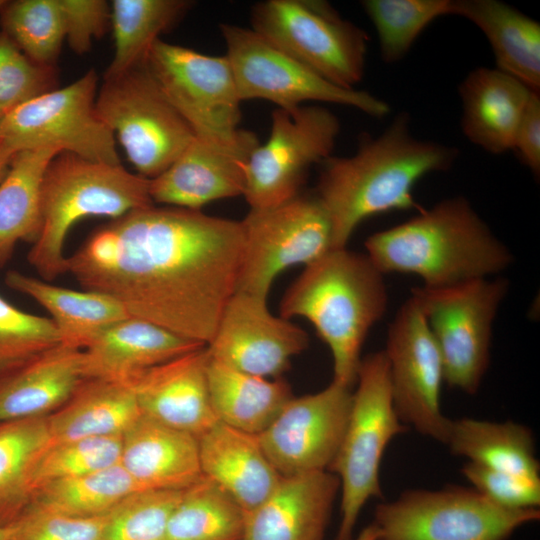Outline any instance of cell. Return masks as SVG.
Here are the masks:
<instances>
[{"instance_id": "obj_25", "label": "cell", "mask_w": 540, "mask_h": 540, "mask_svg": "<svg viewBox=\"0 0 540 540\" xmlns=\"http://www.w3.org/2000/svg\"><path fill=\"white\" fill-rule=\"evenodd\" d=\"M197 438L202 475L224 489L245 512L263 502L282 477L256 434L217 421Z\"/></svg>"}, {"instance_id": "obj_23", "label": "cell", "mask_w": 540, "mask_h": 540, "mask_svg": "<svg viewBox=\"0 0 540 540\" xmlns=\"http://www.w3.org/2000/svg\"><path fill=\"white\" fill-rule=\"evenodd\" d=\"M121 442L120 464L144 490L182 491L203 476L191 433L141 414Z\"/></svg>"}, {"instance_id": "obj_24", "label": "cell", "mask_w": 540, "mask_h": 540, "mask_svg": "<svg viewBox=\"0 0 540 540\" xmlns=\"http://www.w3.org/2000/svg\"><path fill=\"white\" fill-rule=\"evenodd\" d=\"M532 92L495 67L471 70L458 87L463 135L494 155L512 150L517 126Z\"/></svg>"}, {"instance_id": "obj_39", "label": "cell", "mask_w": 540, "mask_h": 540, "mask_svg": "<svg viewBox=\"0 0 540 540\" xmlns=\"http://www.w3.org/2000/svg\"><path fill=\"white\" fill-rule=\"evenodd\" d=\"M121 437L49 442L37 455L30 469L28 486L31 497L38 488L47 483L120 464Z\"/></svg>"}, {"instance_id": "obj_4", "label": "cell", "mask_w": 540, "mask_h": 540, "mask_svg": "<svg viewBox=\"0 0 540 540\" xmlns=\"http://www.w3.org/2000/svg\"><path fill=\"white\" fill-rule=\"evenodd\" d=\"M387 305L384 274L366 253L344 247L304 267L281 299L280 316L307 319L331 351L333 380L353 388L363 344Z\"/></svg>"}, {"instance_id": "obj_9", "label": "cell", "mask_w": 540, "mask_h": 540, "mask_svg": "<svg viewBox=\"0 0 540 540\" xmlns=\"http://www.w3.org/2000/svg\"><path fill=\"white\" fill-rule=\"evenodd\" d=\"M508 289L503 277L412 289L440 350L444 382L450 387L470 395L479 390L489 367L493 323Z\"/></svg>"}, {"instance_id": "obj_15", "label": "cell", "mask_w": 540, "mask_h": 540, "mask_svg": "<svg viewBox=\"0 0 540 540\" xmlns=\"http://www.w3.org/2000/svg\"><path fill=\"white\" fill-rule=\"evenodd\" d=\"M339 133L338 117L322 106L275 109L267 141L246 164L243 196L250 209L273 207L302 192L309 170L332 155Z\"/></svg>"}, {"instance_id": "obj_51", "label": "cell", "mask_w": 540, "mask_h": 540, "mask_svg": "<svg viewBox=\"0 0 540 540\" xmlns=\"http://www.w3.org/2000/svg\"><path fill=\"white\" fill-rule=\"evenodd\" d=\"M4 2V0H0V7L3 5Z\"/></svg>"}, {"instance_id": "obj_18", "label": "cell", "mask_w": 540, "mask_h": 540, "mask_svg": "<svg viewBox=\"0 0 540 540\" xmlns=\"http://www.w3.org/2000/svg\"><path fill=\"white\" fill-rule=\"evenodd\" d=\"M309 346L307 332L270 312L267 298L236 291L206 345L210 358L236 370L280 378L292 357Z\"/></svg>"}, {"instance_id": "obj_48", "label": "cell", "mask_w": 540, "mask_h": 540, "mask_svg": "<svg viewBox=\"0 0 540 540\" xmlns=\"http://www.w3.org/2000/svg\"><path fill=\"white\" fill-rule=\"evenodd\" d=\"M353 540H379L378 529L372 523L369 526L365 527Z\"/></svg>"}, {"instance_id": "obj_13", "label": "cell", "mask_w": 540, "mask_h": 540, "mask_svg": "<svg viewBox=\"0 0 540 540\" xmlns=\"http://www.w3.org/2000/svg\"><path fill=\"white\" fill-rule=\"evenodd\" d=\"M241 223L238 292L267 298L282 271L306 266L333 249L331 221L314 191L300 192L273 207L250 209Z\"/></svg>"}, {"instance_id": "obj_27", "label": "cell", "mask_w": 540, "mask_h": 540, "mask_svg": "<svg viewBox=\"0 0 540 540\" xmlns=\"http://www.w3.org/2000/svg\"><path fill=\"white\" fill-rule=\"evenodd\" d=\"M450 15L473 23L485 35L495 68L533 91L540 89V23L499 0H451Z\"/></svg>"}, {"instance_id": "obj_14", "label": "cell", "mask_w": 540, "mask_h": 540, "mask_svg": "<svg viewBox=\"0 0 540 540\" xmlns=\"http://www.w3.org/2000/svg\"><path fill=\"white\" fill-rule=\"evenodd\" d=\"M145 64L195 137L218 144L240 137L242 101L226 55L210 56L158 39Z\"/></svg>"}, {"instance_id": "obj_22", "label": "cell", "mask_w": 540, "mask_h": 540, "mask_svg": "<svg viewBox=\"0 0 540 540\" xmlns=\"http://www.w3.org/2000/svg\"><path fill=\"white\" fill-rule=\"evenodd\" d=\"M206 345L128 316L82 350L84 379L127 382L136 374Z\"/></svg>"}, {"instance_id": "obj_42", "label": "cell", "mask_w": 540, "mask_h": 540, "mask_svg": "<svg viewBox=\"0 0 540 540\" xmlns=\"http://www.w3.org/2000/svg\"><path fill=\"white\" fill-rule=\"evenodd\" d=\"M54 67L32 62L4 33L0 34V108L5 112L55 89Z\"/></svg>"}, {"instance_id": "obj_47", "label": "cell", "mask_w": 540, "mask_h": 540, "mask_svg": "<svg viewBox=\"0 0 540 540\" xmlns=\"http://www.w3.org/2000/svg\"><path fill=\"white\" fill-rule=\"evenodd\" d=\"M16 153L5 141L0 139V182L4 178Z\"/></svg>"}, {"instance_id": "obj_46", "label": "cell", "mask_w": 540, "mask_h": 540, "mask_svg": "<svg viewBox=\"0 0 540 540\" xmlns=\"http://www.w3.org/2000/svg\"><path fill=\"white\" fill-rule=\"evenodd\" d=\"M520 161L533 173L540 174V94L533 91L516 129L513 148Z\"/></svg>"}, {"instance_id": "obj_21", "label": "cell", "mask_w": 540, "mask_h": 540, "mask_svg": "<svg viewBox=\"0 0 540 540\" xmlns=\"http://www.w3.org/2000/svg\"><path fill=\"white\" fill-rule=\"evenodd\" d=\"M339 492V479L328 470L282 476L246 512L242 540H324Z\"/></svg>"}, {"instance_id": "obj_44", "label": "cell", "mask_w": 540, "mask_h": 540, "mask_svg": "<svg viewBox=\"0 0 540 540\" xmlns=\"http://www.w3.org/2000/svg\"><path fill=\"white\" fill-rule=\"evenodd\" d=\"M461 472L477 492L502 508L532 509L540 504V480L495 471L472 462L465 463Z\"/></svg>"}, {"instance_id": "obj_36", "label": "cell", "mask_w": 540, "mask_h": 540, "mask_svg": "<svg viewBox=\"0 0 540 540\" xmlns=\"http://www.w3.org/2000/svg\"><path fill=\"white\" fill-rule=\"evenodd\" d=\"M49 440L47 416L0 422V527L14 524L28 506L30 469Z\"/></svg>"}, {"instance_id": "obj_32", "label": "cell", "mask_w": 540, "mask_h": 540, "mask_svg": "<svg viewBox=\"0 0 540 540\" xmlns=\"http://www.w3.org/2000/svg\"><path fill=\"white\" fill-rule=\"evenodd\" d=\"M59 153L54 148L17 152L0 182V268L10 260L19 241L36 240L44 175Z\"/></svg>"}, {"instance_id": "obj_45", "label": "cell", "mask_w": 540, "mask_h": 540, "mask_svg": "<svg viewBox=\"0 0 540 540\" xmlns=\"http://www.w3.org/2000/svg\"><path fill=\"white\" fill-rule=\"evenodd\" d=\"M65 39L77 54L89 51L110 20V5L104 0H59Z\"/></svg>"}, {"instance_id": "obj_41", "label": "cell", "mask_w": 540, "mask_h": 540, "mask_svg": "<svg viewBox=\"0 0 540 540\" xmlns=\"http://www.w3.org/2000/svg\"><path fill=\"white\" fill-rule=\"evenodd\" d=\"M182 491L141 490L109 514L103 540H167L170 514Z\"/></svg>"}, {"instance_id": "obj_30", "label": "cell", "mask_w": 540, "mask_h": 540, "mask_svg": "<svg viewBox=\"0 0 540 540\" xmlns=\"http://www.w3.org/2000/svg\"><path fill=\"white\" fill-rule=\"evenodd\" d=\"M210 403L218 421L259 435L293 397L283 379L251 375L208 355L206 366Z\"/></svg>"}, {"instance_id": "obj_7", "label": "cell", "mask_w": 540, "mask_h": 540, "mask_svg": "<svg viewBox=\"0 0 540 540\" xmlns=\"http://www.w3.org/2000/svg\"><path fill=\"white\" fill-rule=\"evenodd\" d=\"M251 29L330 83L355 89L364 76L368 35L321 0H267Z\"/></svg>"}, {"instance_id": "obj_2", "label": "cell", "mask_w": 540, "mask_h": 540, "mask_svg": "<svg viewBox=\"0 0 540 540\" xmlns=\"http://www.w3.org/2000/svg\"><path fill=\"white\" fill-rule=\"evenodd\" d=\"M458 149L417 138L410 116L397 114L377 136L365 135L350 156L321 163L314 192L331 221L333 249L346 247L365 219L394 210H417L413 188L428 174L449 170Z\"/></svg>"}, {"instance_id": "obj_40", "label": "cell", "mask_w": 540, "mask_h": 540, "mask_svg": "<svg viewBox=\"0 0 540 540\" xmlns=\"http://www.w3.org/2000/svg\"><path fill=\"white\" fill-rule=\"evenodd\" d=\"M59 344L50 318L24 312L0 295V380Z\"/></svg>"}, {"instance_id": "obj_37", "label": "cell", "mask_w": 540, "mask_h": 540, "mask_svg": "<svg viewBox=\"0 0 540 540\" xmlns=\"http://www.w3.org/2000/svg\"><path fill=\"white\" fill-rule=\"evenodd\" d=\"M361 6L377 33L382 61H401L421 33L450 15L451 0H364Z\"/></svg>"}, {"instance_id": "obj_49", "label": "cell", "mask_w": 540, "mask_h": 540, "mask_svg": "<svg viewBox=\"0 0 540 540\" xmlns=\"http://www.w3.org/2000/svg\"><path fill=\"white\" fill-rule=\"evenodd\" d=\"M14 533V527H0V540H10Z\"/></svg>"}, {"instance_id": "obj_8", "label": "cell", "mask_w": 540, "mask_h": 540, "mask_svg": "<svg viewBox=\"0 0 540 540\" xmlns=\"http://www.w3.org/2000/svg\"><path fill=\"white\" fill-rule=\"evenodd\" d=\"M537 508H502L474 488L409 489L379 504L373 524L379 540H506L538 520Z\"/></svg>"}, {"instance_id": "obj_10", "label": "cell", "mask_w": 540, "mask_h": 540, "mask_svg": "<svg viewBox=\"0 0 540 540\" xmlns=\"http://www.w3.org/2000/svg\"><path fill=\"white\" fill-rule=\"evenodd\" d=\"M95 105L137 174L149 180L163 173L195 137L145 63L104 79Z\"/></svg>"}, {"instance_id": "obj_11", "label": "cell", "mask_w": 540, "mask_h": 540, "mask_svg": "<svg viewBox=\"0 0 540 540\" xmlns=\"http://www.w3.org/2000/svg\"><path fill=\"white\" fill-rule=\"evenodd\" d=\"M220 31L241 101L262 99L284 110L309 101L325 102L378 119L390 112L384 100L330 83L251 28L223 23Z\"/></svg>"}, {"instance_id": "obj_17", "label": "cell", "mask_w": 540, "mask_h": 540, "mask_svg": "<svg viewBox=\"0 0 540 540\" xmlns=\"http://www.w3.org/2000/svg\"><path fill=\"white\" fill-rule=\"evenodd\" d=\"M353 388L334 380L313 394L292 397L258 435L277 472L285 476L328 470L340 447Z\"/></svg>"}, {"instance_id": "obj_29", "label": "cell", "mask_w": 540, "mask_h": 540, "mask_svg": "<svg viewBox=\"0 0 540 540\" xmlns=\"http://www.w3.org/2000/svg\"><path fill=\"white\" fill-rule=\"evenodd\" d=\"M141 414L127 383L83 379L71 397L47 416L49 442L122 436Z\"/></svg>"}, {"instance_id": "obj_43", "label": "cell", "mask_w": 540, "mask_h": 540, "mask_svg": "<svg viewBox=\"0 0 540 540\" xmlns=\"http://www.w3.org/2000/svg\"><path fill=\"white\" fill-rule=\"evenodd\" d=\"M108 514L73 517L27 508L12 526L10 540H103Z\"/></svg>"}, {"instance_id": "obj_28", "label": "cell", "mask_w": 540, "mask_h": 540, "mask_svg": "<svg viewBox=\"0 0 540 540\" xmlns=\"http://www.w3.org/2000/svg\"><path fill=\"white\" fill-rule=\"evenodd\" d=\"M5 283L45 308L61 344L75 349L84 350L109 326L130 316L117 300L100 292L55 286L15 270L6 273Z\"/></svg>"}, {"instance_id": "obj_5", "label": "cell", "mask_w": 540, "mask_h": 540, "mask_svg": "<svg viewBox=\"0 0 540 540\" xmlns=\"http://www.w3.org/2000/svg\"><path fill=\"white\" fill-rule=\"evenodd\" d=\"M149 182L121 163H101L59 153L44 175L41 228L28 252L29 264L47 282L67 272L64 246L72 227L86 217L115 220L153 205Z\"/></svg>"}, {"instance_id": "obj_3", "label": "cell", "mask_w": 540, "mask_h": 540, "mask_svg": "<svg viewBox=\"0 0 540 540\" xmlns=\"http://www.w3.org/2000/svg\"><path fill=\"white\" fill-rule=\"evenodd\" d=\"M365 249L384 275L414 274L426 288L489 278L513 262L511 251L463 196L443 199L401 224L375 232L366 239Z\"/></svg>"}, {"instance_id": "obj_6", "label": "cell", "mask_w": 540, "mask_h": 540, "mask_svg": "<svg viewBox=\"0 0 540 540\" xmlns=\"http://www.w3.org/2000/svg\"><path fill=\"white\" fill-rule=\"evenodd\" d=\"M355 385L347 426L328 469L340 482L341 520L335 540H353L366 502L383 497L382 457L389 442L407 430L393 405L383 350L362 358Z\"/></svg>"}, {"instance_id": "obj_20", "label": "cell", "mask_w": 540, "mask_h": 540, "mask_svg": "<svg viewBox=\"0 0 540 540\" xmlns=\"http://www.w3.org/2000/svg\"><path fill=\"white\" fill-rule=\"evenodd\" d=\"M206 346L146 369L127 383L141 413L199 437L218 419L208 393Z\"/></svg>"}, {"instance_id": "obj_33", "label": "cell", "mask_w": 540, "mask_h": 540, "mask_svg": "<svg viewBox=\"0 0 540 540\" xmlns=\"http://www.w3.org/2000/svg\"><path fill=\"white\" fill-rule=\"evenodd\" d=\"M184 0H114L110 22L114 55L104 79L117 77L145 63L153 44L188 10Z\"/></svg>"}, {"instance_id": "obj_31", "label": "cell", "mask_w": 540, "mask_h": 540, "mask_svg": "<svg viewBox=\"0 0 540 540\" xmlns=\"http://www.w3.org/2000/svg\"><path fill=\"white\" fill-rule=\"evenodd\" d=\"M445 444L455 456L486 468L540 480L531 430L525 425L474 418L450 420Z\"/></svg>"}, {"instance_id": "obj_1", "label": "cell", "mask_w": 540, "mask_h": 540, "mask_svg": "<svg viewBox=\"0 0 540 540\" xmlns=\"http://www.w3.org/2000/svg\"><path fill=\"white\" fill-rule=\"evenodd\" d=\"M243 244L241 220L153 204L95 231L67 272L130 316L207 345L236 291Z\"/></svg>"}, {"instance_id": "obj_34", "label": "cell", "mask_w": 540, "mask_h": 540, "mask_svg": "<svg viewBox=\"0 0 540 540\" xmlns=\"http://www.w3.org/2000/svg\"><path fill=\"white\" fill-rule=\"evenodd\" d=\"M144 490L117 464L89 474L47 483L38 488L27 508L73 517L109 514L131 494Z\"/></svg>"}, {"instance_id": "obj_26", "label": "cell", "mask_w": 540, "mask_h": 540, "mask_svg": "<svg viewBox=\"0 0 540 540\" xmlns=\"http://www.w3.org/2000/svg\"><path fill=\"white\" fill-rule=\"evenodd\" d=\"M83 379L82 350L49 349L0 380V422L50 415Z\"/></svg>"}, {"instance_id": "obj_16", "label": "cell", "mask_w": 540, "mask_h": 540, "mask_svg": "<svg viewBox=\"0 0 540 540\" xmlns=\"http://www.w3.org/2000/svg\"><path fill=\"white\" fill-rule=\"evenodd\" d=\"M395 411L403 424L446 442L450 420L441 411L443 360L426 317L411 296L398 309L383 350Z\"/></svg>"}, {"instance_id": "obj_35", "label": "cell", "mask_w": 540, "mask_h": 540, "mask_svg": "<svg viewBox=\"0 0 540 540\" xmlns=\"http://www.w3.org/2000/svg\"><path fill=\"white\" fill-rule=\"evenodd\" d=\"M245 519V510L202 476L182 490L169 517L167 540H242Z\"/></svg>"}, {"instance_id": "obj_12", "label": "cell", "mask_w": 540, "mask_h": 540, "mask_svg": "<svg viewBox=\"0 0 540 540\" xmlns=\"http://www.w3.org/2000/svg\"><path fill=\"white\" fill-rule=\"evenodd\" d=\"M97 74L36 96L5 113L0 139L15 152L54 148L90 161L120 164L116 138L96 110Z\"/></svg>"}, {"instance_id": "obj_19", "label": "cell", "mask_w": 540, "mask_h": 540, "mask_svg": "<svg viewBox=\"0 0 540 540\" xmlns=\"http://www.w3.org/2000/svg\"><path fill=\"white\" fill-rule=\"evenodd\" d=\"M258 145L256 134L244 129L230 144L194 137L163 173L150 179L153 203L200 210L215 200L243 196L246 164Z\"/></svg>"}, {"instance_id": "obj_50", "label": "cell", "mask_w": 540, "mask_h": 540, "mask_svg": "<svg viewBox=\"0 0 540 540\" xmlns=\"http://www.w3.org/2000/svg\"><path fill=\"white\" fill-rule=\"evenodd\" d=\"M5 113L6 112L0 108V126H1V122L3 120V117H4Z\"/></svg>"}, {"instance_id": "obj_38", "label": "cell", "mask_w": 540, "mask_h": 540, "mask_svg": "<svg viewBox=\"0 0 540 540\" xmlns=\"http://www.w3.org/2000/svg\"><path fill=\"white\" fill-rule=\"evenodd\" d=\"M3 32L34 63L54 67L65 40L59 0L5 1Z\"/></svg>"}]
</instances>
